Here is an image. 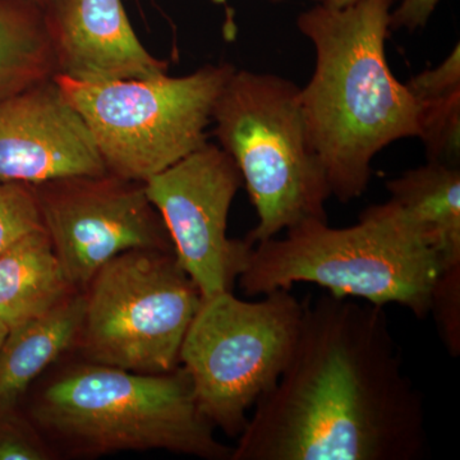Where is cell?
Returning <instances> with one entry per match:
<instances>
[{
    "instance_id": "cell-1",
    "label": "cell",
    "mask_w": 460,
    "mask_h": 460,
    "mask_svg": "<svg viewBox=\"0 0 460 460\" xmlns=\"http://www.w3.org/2000/svg\"><path fill=\"white\" fill-rule=\"evenodd\" d=\"M286 370L256 402L230 460H419L422 396L404 374L383 305L304 301Z\"/></svg>"
},
{
    "instance_id": "cell-14",
    "label": "cell",
    "mask_w": 460,
    "mask_h": 460,
    "mask_svg": "<svg viewBox=\"0 0 460 460\" xmlns=\"http://www.w3.org/2000/svg\"><path fill=\"white\" fill-rule=\"evenodd\" d=\"M84 296L72 295L49 313L9 329L0 347V411H11L42 372L77 341Z\"/></svg>"
},
{
    "instance_id": "cell-16",
    "label": "cell",
    "mask_w": 460,
    "mask_h": 460,
    "mask_svg": "<svg viewBox=\"0 0 460 460\" xmlns=\"http://www.w3.org/2000/svg\"><path fill=\"white\" fill-rule=\"evenodd\" d=\"M405 86L416 102L419 138L428 162L459 166L460 45L440 65L413 75Z\"/></svg>"
},
{
    "instance_id": "cell-5",
    "label": "cell",
    "mask_w": 460,
    "mask_h": 460,
    "mask_svg": "<svg viewBox=\"0 0 460 460\" xmlns=\"http://www.w3.org/2000/svg\"><path fill=\"white\" fill-rule=\"evenodd\" d=\"M301 87L272 74L234 71L213 111L214 135L238 166L257 213L255 244L310 219L328 220L332 198L299 100Z\"/></svg>"
},
{
    "instance_id": "cell-22",
    "label": "cell",
    "mask_w": 460,
    "mask_h": 460,
    "mask_svg": "<svg viewBox=\"0 0 460 460\" xmlns=\"http://www.w3.org/2000/svg\"><path fill=\"white\" fill-rule=\"evenodd\" d=\"M361 2V0H323V4L328 5L332 8H344L348 5L356 4V3Z\"/></svg>"
},
{
    "instance_id": "cell-2",
    "label": "cell",
    "mask_w": 460,
    "mask_h": 460,
    "mask_svg": "<svg viewBox=\"0 0 460 460\" xmlns=\"http://www.w3.org/2000/svg\"><path fill=\"white\" fill-rule=\"evenodd\" d=\"M392 5L393 0L344 8L316 3L296 18L316 53L314 74L299 91L305 128L332 196L341 202L366 192L380 151L419 138L416 102L387 63Z\"/></svg>"
},
{
    "instance_id": "cell-8",
    "label": "cell",
    "mask_w": 460,
    "mask_h": 460,
    "mask_svg": "<svg viewBox=\"0 0 460 460\" xmlns=\"http://www.w3.org/2000/svg\"><path fill=\"white\" fill-rule=\"evenodd\" d=\"M86 289L75 343L91 363L142 374L180 367L202 296L174 252L127 251L105 263Z\"/></svg>"
},
{
    "instance_id": "cell-12",
    "label": "cell",
    "mask_w": 460,
    "mask_h": 460,
    "mask_svg": "<svg viewBox=\"0 0 460 460\" xmlns=\"http://www.w3.org/2000/svg\"><path fill=\"white\" fill-rule=\"evenodd\" d=\"M56 75L86 84L168 74L136 35L122 0H45L41 5Z\"/></svg>"
},
{
    "instance_id": "cell-6",
    "label": "cell",
    "mask_w": 460,
    "mask_h": 460,
    "mask_svg": "<svg viewBox=\"0 0 460 460\" xmlns=\"http://www.w3.org/2000/svg\"><path fill=\"white\" fill-rule=\"evenodd\" d=\"M234 69L208 65L181 77L102 84L53 78L89 127L107 171L145 183L208 142L215 102Z\"/></svg>"
},
{
    "instance_id": "cell-18",
    "label": "cell",
    "mask_w": 460,
    "mask_h": 460,
    "mask_svg": "<svg viewBox=\"0 0 460 460\" xmlns=\"http://www.w3.org/2000/svg\"><path fill=\"white\" fill-rule=\"evenodd\" d=\"M42 228L38 199L31 184L0 183V253L30 233Z\"/></svg>"
},
{
    "instance_id": "cell-19",
    "label": "cell",
    "mask_w": 460,
    "mask_h": 460,
    "mask_svg": "<svg viewBox=\"0 0 460 460\" xmlns=\"http://www.w3.org/2000/svg\"><path fill=\"white\" fill-rule=\"evenodd\" d=\"M444 343L453 356L460 353V266L441 271L432 292L431 311Z\"/></svg>"
},
{
    "instance_id": "cell-25",
    "label": "cell",
    "mask_w": 460,
    "mask_h": 460,
    "mask_svg": "<svg viewBox=\"0 0 460 460\" xmlns=\"http://www.w3.org/2000/svg\"><path fill=\"white\" fill-rule=\"evenodd\" d=\"M30 2H32V3H35V4H38V5H42V3L45 2V0H30Z\"/></svg>"
},
{
    "instance_id": "cell-21",
    "label": "cell",
    "mask_w": 460,
    "mask_h": 460,
    "mask_svg": "<svg viewBox=\"0 0 460 460\" xmlns=\"http://www.w3.org/2000/svg\"><path fill=\"white\" fill-rule=\"evenodd\" d=\"M440 0H399L398 7L390 11V30L413 32L428 25Z\"/></svg>"
},
{
    "instance_id": "cell-7",
    "label": "cell",
    "mask_w": 460,
    "mask_h": 460,
    "mask_svg": "<svg viewBox=\"0 0 460 460\" xmlns=\"http://www.w3.org/2000/svg\"><path fill=\"white\" fill-rule=\"evenodd\" d=\"M304 308V301L284 289L257 302L242 301L233 292L202 298L180 363L199 411L214 429L230 438L246 429L247 411L286 370Z\"/></svg>"
},
{
    "instance_id": "cell-10",
    "label": "cell",
    "mask_w": 460,
    "mask_h": 460,
    "mask_svg": "<svg viewBox=\"0 0 460 460\" xmlns=\"http://www.w3.org/2000/svg\"><path fill=\"white\" fill-rule=\"evenodd\" d=\"M243 186L234 160L219 145L204 146L145 181L178 262L202 298L233 292L253 246L226 234L233 199Z\"/></svg>"
},
{
    "instance_id": "cell-4",
    "label": "cell",
    "mask_w": 460,
    "mask_h": 460,
    "mask_svg": "<svg viewBox=\"0 0 460 460\" xmlns=\"http://www.w3.org/2000/svg\"><path fill=\"white\" fill-rule=\"evenodd\" d=\"M32 417L81 453L157 449L232 458L233 447L217 440L199 411L183 367L142 374L98 363L81 366L42 390Z\"/></svg>"
},
{
    "instance_id": "cell-24",
    "label": "cell",
    "mask_w": 460,
    "mask_h": 460,
    "mask_svg": "<svg viewBox=\"0 0 460 460\" xmlns=\"http://www.w3.org/2000/svg\"><path fill=\"white\" fill-rule=\"evenodd\" d=\"M213 2L215 4H224V3H226V0H213ZM313 2L323 3V0H313Z\"/></svg>"
},
{
    "instance_id": "cell-9",
    "label": "cell",
    "mask_w": 460,
    "mask_h": 460,
    "mask_svg": "<svg viewBox=\"0 0 460 460\" xmlns=\"http://www.w3.org/2000/svg\"><path fill=\"white\" fill-rule=\"evenodd\" d=\"M42 226L75 289L127 251L174 252L165 224L145 183L111 172L35 184Z\"/></svg>"
},
{
    "instance_id": "cell-17",
    "label": "cell",
    "mask_w": 460,
    "mask_h": 460,
    "mask_svg": "<svg viewBox=\"0 0 460 460\" xmlns=\"http://www.w3.org/2000/svg\"><path fill=\"white\" fill-rule=\"evenodd\" d=\"M57 74L40 5L0 0V99Z\"/></svg>"
},
{
    "instance_id": "cell-3",
    "label": "cell",
    "mask_w": 460,
    "mask_h": 460,
    "mask_svg": "<svg viewBox=\"0 0 460 460\" xmlns=\"http://www.w3.org/2000/svg\"><path fill=\"white\" fill-rule=\"evenodd\" d=\"M286 232L284 238L253 246L238 278L246 295L313 283L332 296L383 307L402 305L419 319L431 314L432 292L443 265L393 202L370 206L358 223L345 228L310 219Z\"/></svg>"
},
{
    "instance_id": "cell-20",
    "label": "cell",
    "mask_w": 460,
    "mask_h": 460,
    "mask_svg": "<svg viewBox=\"0 0 460 460\" xmlns=\"http://www.w3.org/2000/svg\"><path fill=\"white\" fill-rule=\"evenodd\" d=\"M49 447L42 438L21 420L0 422V460H48Z\"/></svg>"
},
{
    "instance_id": "cell-13",
    "label": "cell",
    "mask_w": 460,
    "mask_h": 460,
    "mask_svg": "<svg viewBox=\"0 0 460 460\" xmlns=\"http://www.w3.org/2000/svg\"><path fill=\"white\" fill-rule=\"evenodd\" d=\"M389 201L438 253L443 271L460 266V168L428 162L386 181Z\"/></svg>"
},
{
    "instance_id": "cell-11",
    "label": "cell",
    "mask_w": 460,
    "mask_h": 460,
    "mask_svg": "<svg viewBox=\"0 0 460 460\" xmlns=\"http://www.w3.org/2000/svg\"><path fill=\"white\" fill-rule=\"evenodd\" d=\"M107 172L89 127L53 77L0 99V180L35 186Z\"/></svg>"
},
{
    "instance_id": "cell-15",
    "label": "cell",
    "mask_w": 460,
    "mask_h": 460,
    "mask_svg": "<svg viewBox=\"0 0 460 460\" xmlns=\"http://www.w3.org/2000/svg\"><path fill=\"white\" fill-rule=\"evenodd\" d=\"M75 290L44 228L0 253V320L9 329L49 313Z\"/></svg>"
},
{
    "instance_id": "cell-23",
    "label": "cell",
    "mask_w": 460,
    "mask_h": 460,
    "mask_svg": "<svg viewBox=\"0 0 460 460\" xmlns=\"http://www.w3.org/2000/svg\"><path fill=\"white\" fill-rule=\"evenodd\" d=\"M8 332V326L5 325V323H3L2 320H0V347H2L3 341H5V338H7Z\"/></svg>"
}]
</instances>
